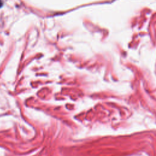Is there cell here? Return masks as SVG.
Returning <instances> with one entry per match:
<instances>
[{
  "mask_svg": "<svg viewBox=\"0 0 156 156\" xmlns=\"http://www.w3.org/2000/svg\"><path fill=\"white\" fill-rule=\"evenodd\" d=\"M2 0H0V7L2 6Z\"/></svg>",
  "mask_w": 156,
  "mask_h": 156,
  "instance_id": "1",
  "label": "cell"
}]
</instances>
